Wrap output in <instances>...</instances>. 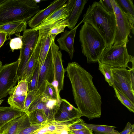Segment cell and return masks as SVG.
I'll use <instances>...</instances> for the list:
<instances>
[{
  "label": "cell",
  "mask_w": 134,
  "mask_h": 134,
  "mask_svg": "<svg viewBox=\"0 0 134 134\" xmlns=\"http://www.w3.org/2000/svg\"><path fill=\"white\" fill-rule=\"evenodd\" d=\"M54 40V39L52 40L44 61L39 69L37 89L45 81L51 83L55 77L54 58L59 48L55 43Z\"/></svg>",
  "instance_id": "9"
},
{
  "label": "cell",
  "mask_w": 134,
  "mask_h": 134,
  "mask_svg": "<svg viewBox=\"0 0 134 134\" xmlns=\"http://www.w3.org/2000/svg\"><path fill=\"white\" fill-rule=\"evenodd\" d=\"M84 121L80 118L76 122L68 127L66 129L67 131L79 130L86 127L84 125Z\"/></svg>",
  "instance_id": "37"
},
{
  "label": "cell",
  "mask_w": 134,
  "mask_h": 134,
  "mask_svg": "<svg viewBox=\"0 0 134 134\" xmlns=\"http://www.w3.org/2000/svg\"><path fill=\"white\" fill-rule=\"evenodd\" d=\"M53 134H59V133H53Z\"/></svg>",
  "instance_id": "48"
},
{
  "label": "cell",
  "mask_w": 134,
  "mask_h": 134,
  "mask_svg": "<svg viewBox=\"0 0 134 134\" xmlns=\"http://www.w3.org/2000/svg\"><path fill=\"white\" fill-rule=\"evenodd\" d=\"M83 23L79 35L82 53L86 57L88 63L98 62L106 48L105 42L92 26Z\"/></svg>",
  "instance_id": "4"
},
{
  "label": "cell",
  "mask_w": 134,
  "mask_h": 134,
  "mask_svg": "<svg viewBox=\"0 0 134 134\" xmlns=\"http://www.w3.org/2000/svg\"><path fill=\"white\" fill-rule=\"evenodd\" d=\"M48 123L42 124H31L19 134H31L44 127Z\"/></svg>",
  "instance_id": "36"
},
{
  "label": "cell",
  "mask_w": 134,
  "mask_h": 134,
  "mask_svg": "<svg viewBox=\"0 0 134 134\" xmlns=\"http://www.w3.org/2000/svg\"><path fill=\"white\" fill-rule=\"evenodd\" d=\"M35 0H5L0 5V26L18 21L27 22L40 10Z\"/></svg>",
  "instance_id": "3"
},
{
  "label": "cell",
  "mask_w": 134,
  "mask_h": 134,
  "mask_svg": "<svg viewBox=\"0 0 134 134\" xmlns=\"http://www.w3.org/2000/svg\"><path fill=\"white\" fill-rule=\"evenodd\" d=\"M87 1V0H74L69 15L66 19L68 24V27L70 30L75 27Z\"/></svg>",
  "instance_id": "19"
},
{
  "label": "cell",
  "mask_w": 134,
  "mask_h": 134,
  "mask_svg": "<svg viewBox=\"0 0 134 134\" xmlns=\"http://www.w3.org/2000/svg\"><path fill=\"white\" fill-rule=\"evenodd\" d=\"M67 1L66 0H55L51 2L48 7L40 10L28 21L27 24L31 29L37 26L53 12L63 5Z\"/></svg>",
  "instance_id": "14"
},
{
  "label": "cell",
  "mask_w": 134,
  "mask_h": 134,
  "mask_svg": "<svg viewBox=\"0 0 134 134\" xmlns=\"http://www.w3.org/2000/svg\"><path fill=\"white\" fill-rule=\"evenodd\" d=\"M27 24V22L24 20L9 23L0 26V31L10 36L24 32L26 30Z\"/></svg>",
  "instance_id": "22"
},
{
  "label": "cell",
  "mask_w": 134,
  "mask_h": 134,
  "mask_svg": "<svg viewBox=\"0 0 134 134\" xmlns=\"http://www.w3.org/2000/svg\"><path fill=\"white\" fill-rule=\"evenodd\" d=\"M28 83L25 80L18 81V85L14 87L8 93L10 96L13 97L26 96L28 91Z\"/></svg>",
  "instance_id": "27"
},
{
  "label": "cell",
  "mask_w": 134,
  "mask_h": 134,
  "mask_svg": "<svg viewBox=\"0 0 134 134\" xmlns=\"http://www.w3.org/2000/svg\"><path fill=\"white\" fill-rule=\"evenodd\" d=\"M41 44V37L39 34L38 40L30 55L20 80H26L29 83L38 65V58Z\"/></svg>",
  "instance_id": "16"
},
{
  "label": "cell",
  "mask_w": 134,
  "mask_h": 134,
  "mask_svg": "<svg viewBox=\"0 0 134 134\" xmlns=\"http://www.w3.org/2000/svg\"><path fill=\"white\" fill-rule=\"evenodd\" d=\"M39 68L38 65L36 69L30 82L28 83V92L37 89Z\"/></svg>",
  "instance_id": "34"
},
{
  "label": "cell",
  "mask_w": 134,
  "mask_h": 134,
  "mask_svg": "<svg viewBox=\"0 0 134 134\" xmlns=\"http://www.w3.org/2000/svg\"><path fill=\"white\" fill-rule=\"evenodd\" d=\"M51 28H44L38 30L39 33L41 37V46L38 59L39 69L44 61L50 47L52 40L53 39H55L48 34Z\"/></svg>",
  "instance_id": "18"
},
{
  "label": "cell",
  "mask_w": 134,
  "mask_h": 134,
  "mask_svg": "<svg viewBox=\"0 0 134 134\" xmlns=\"http://www.w3.org/2000/svg\"><path fill=\"white\" fill-rule=\"evenodd\" d=\"M130 69V78L132 88L134 90V65Z\"/></svg>",
  "instance_id": "43"
},
{
  "label": "cell",
  "mask_w": 134,
  "mask_h": 134,
  "mask_svg": "<svg viewBox=\"0 0 134 134\" xmlns=\"http://www.w3.org/2000/svg\"><path fill=\"white\" fill-rule=\"evenodd\" d=\"M74 0L67 1L62 7L50 15L38 26L31 29L34 31L51 28L65 20L69 15Z\"/></svg>",
  "instance_id": "12"
},
{
  "label": "cell",
  "mask_w": 134,
  "mask_h": 134,
  "mask_svg": "<svg viewBox=\"0 0 134 134\" xmlns=\"http://www.w3.org/2000/svg\"><path fill=\"white\" fill-rule=\"evenodd\" d=\"M59 105L57 100L52 99L43 93L31 103L27 114L36 109L42 110L46 116L48 122H52L55 121L54 117Z\"/></svg>",
  "instance_id": "10"
},
{
  "label": "cell",
  "mask_w": 134,
  "mask_h": 134,
  "mask_svg": "<svg viewBox=\"0 0 134 134\" xmlns=\"http://www.w3.org/2000/svg\"><path fill=\"white\" fill-rule=\"evenodd\" d=\"M7 34L5 32H1L0 34V48L3 45L7 40Z\"/></svg>",
  "instance_id": "41"
},
{
  "label": "cell",
  "mask_w": 134,
  "mask_h": 134,
  "mask_svg": "<svg viewBox=\"0 0 134 134\" xmlns=\"http://www.w3.org/2000/svg\"><path fill=\"white\" fill-rule=\"evenodd\" d=\"M82 116L77 109L68 101L62 99L58 110L54 117V120L59 121L74 118H80Z\"/></svg>",
  "instance_id": "15"
},
{
  "label": "cell",
  "mask_w": 134,
  "mask_h": 134,
  "mask_svg": "<svg viewBox=\"0 0 134 134\" xmlns=\"http://www.w3.org/2000/svg\"><path fill=\"white\" fill-rule=\"evenodd\" d=\"M5 0H0V5L2 4L4 1Z\"/></svg>",
  "instance_id": "45"
},
{
  "label": "cell",
  "mask_w": 134,
  "mask_h": 134,
  "mask_svg": "<svg viewBox=\"0 0 134 134\" xmlns=\"http://www.w3.org/2000/svg\"><path fill=\"white\" fill-rule=\"evenodd\" d=\"M84 125L96 134H119V132L115 130L116 128L115 126L85 123Z\"/></svg>",
  "instance_id": "25"
},
{
  "label": "cell",
  "mask_w": 134,
  "mask_h": 134,
  "mask_svg": "<svg viewBox=\"0 0 134 134\" xmlns=\"http://www.w3.org/2000/svg\"><path fill=\"white\" fill-rule=\"evenodd\" d=\"M80 118H74L67 120L48 122L46 127L48 131L52 134H60L66 128L77 121Z\"/></svg>",
  "instance_id": "24"
},
{
  "label": "cell",
  "mask_w": 134,
  "mask_h": 134,
  "mask_svg": "<svg viewBox=\"0 0 134 134\" xmlns=\"http://www.w3.org/2000/svg\"><path fill=\"white\" fill-rule=\"evenodd\" d=\"M18 61L2 65L0 70V99L7 96L18 81Z\"/></svg>",
  "instance_id": "8"
},
{
  "label": "cell",
  "mask_w": 134,
  "mask_h": 134,
  "mask_svg": "<svg viewBox=\"0 0 134 134\" xmlns=\"http://www.w3.org/2000/svg\"><path fill=\"white\" fill-rule=\"evenodd\" d=\"M98 2L107 12L111 14H114L110 0H100Z\"/></svg>",
  "instance_id": "38"
},
{
  "label": "cell",
  "mask_w": 134,
  "mask_h": 134,
  "mask_svg": "<svg viewBox=\"0 0 134 134\" xmlns=\"http://www.w3.org/2000/svg\"><path fill=\"white\" fill-rule=\"evenodd\" d=\"M45 85L44 81L37 90L28 92L25 99L24 112L27 114L29 108L31 103L38 96L43 93Z\"/></svg>",
  "instance_id": "28"
},
{
  "label": "cell",
  "mask_w": 134,
  "mask_h": 134,
  "mask_svg": "<svg viewBox=\"0 0 134 134\" xmlns=\"http://www.w3.org/2000/svg\"><path fill=\"white\" fill-rule=\"evenodd\" d=\"M129 134H134V132H132L130 133Z\"/></svg>",
  "instance_id": "47"
},
{
  "label": "cell",
  "mask_w": 134,
  "mask_h": 134,
  "mask_svg": "<svg viewBox=\"0 0 134 134\" xmlns=\"http://www.w3.org/2000/svg\"><path fill=\"white\" fill-rule=\"evenodd\" d=\"M71 83L75 102L82 116L92 119L101 114V97L93 84L91 75L75 62L65 69Z\"/></svg>",
  "instance_id": "1"
},
{
  "label": "cell",
  "mask_w": 134,
  "mask_h": 134,
  "mask_svg": "<svg viewBox=\"0 0 134 134\" xmlns=\"http://www.w3.org/2000/svg\"><path fill=\"white\" fill-rule=\"evenodd\" d=\"M98 69L104 76L105 81L109 86L112 87L114 80L111 70V67L98 61Z\"/></svg>",
  "instance_id": "31"
},
{
  "label": "cell",
  "mask_w": 134,
  "mask_h": 134,
  "mask_svg": "<svg viewBox=\"0 0 134 134\" xmlns=\"http://www.w3.org/2000/svg\"><path fill=\"white\" fill-rule=\"evenodd\" d=\"M31 125L27 114L22 112L21 116L9 121L0 130L2 134H19Z\"/></svg>",
  "instance_id": "13"
},
{
  "label": "cell",
  "mask_w": 134,
  "mask_h": 134,
  "mask_svg": "<svg viewBox=\"0 0 134 134\" xmlns=\"http://www.w3.org/2000/svg\"><path fill=\"white\" fill-rule=\"evenodd\" d=\"M17 37L10 39L9 42V46L11 49L14 50L21 49L23 45L22 36L19 34H16Z\"/></svg>",
  "instance_id": "35"
},
{
  "label": "cell",
  "mask_w": 134,
  "mask_h": 134,
  "mask_svg": "<svg viewBox=\"0 0 134 134\" xmlns=\"http://www.w3.org/2000/svg\"><path fill=\"white\" fill-rule=\"evenodd\" d=\"M118 100L130 111L134 112V103L122 91L117 88L113 86Z\"/></svg>",
  "instance_id": "29"
},
{
  "label": "cell",
  "mask_w": 134,
  "mask_h": 134,
  "mask_svg": "<svg viewBox=\"0 0 134 134\" xmlns=\"http://www.w3.org/2000/svg\"><path fill=\"white\" fill-rule=\"evenodd\" d=\"M92 132V130L87 127L79 130L68 131V133L72 134H93Z\"/></svg>",
  "instance_id": "39"
},
{
  "label": "cell",
  "mask_w": 134,
  "mask_h": 134,
  "mask_svg": "<svg viewBox=\"0 0 134 134\" xmlns=\"http://www.w3.org/2000/svg\"><path fill=\"white\" fill-rule=\"evenodd\" d=\"M22 112L10 106L0 107V130L9 121L21 116Z\"/></svg>",
  "instance_id": "21"
},
{
  "label": "cell",
  "mask_w": 134,
  "mask_h": 134,
  "mask_svg": "<svg viewBox=\"0 0 134 134\" xmlns=\"http://www.w3.org/2000/svg\"><path fill=\"white\" fill-rule=\"evenodd\" d=\"M68 26V24L65 19L51 27L49 30L48 34L55 39L58 34L62 33L66 27Z\"/></svg>",
  "instance_id": "32"
},
{
  "label": "cell",
  "mask_w": 134,
  "mask_h": 134,
  "mask_svg": "<svg viewBox=\"0 0 134 134\" xmlns=\"http://www.w3.org/2000/svg\"><path fill=\"white\" fill-rule=\"evenodd\" d=\"M132 132H134V125L128 122L123 130L119 132V134H129Z\"/></svg>",
  "instance_id": "40"
},
{
  "label": "cell",
  "mask_w": 134,
  "mask_h": 134,
  "mask_svg": "<svg viewBox=\"0 0 134 134\" xmlns=\"http://www.w3.org/2000/svg\"><path fill=\"white\" fill-rule=\"evenodd\" d=\"M1 32L0 31V34L1 33Z\"/></svg>",
  "instance_id": "50"
},
{
  "label": "cell",
  "mask_w": 134,
  "mask_h": 134,
  "mask_svg": "<svg viewBox=\"0 0 134 134\" xmlns=\"http://www.w3.org/2000/svg\"><path fill=\"white\" fill-rule=\"evenodd\" d=\"M0 134H2L0 132Z\"/></svg>",
  "instance_id": "51"
},
{
  "label": "cell",
  "mask_w": 134,
  "mask_h": 134,
  "mask_svg": "<svg viewBox=\"0 0 134 134\" xmlns=\"http://www.w3.org/2000/svg\"><path fill=\"white\" fill-rule=\"evenodd\" d=\"M45 83L44 94L52 99L57 100V93L54 87L51 83L47 81H45Z\"/></svg>",
  "instance_id": "33"
},
{
  "label": "cell",
  "mask_w": 134,
  "mask_h": 134,
  "mask_svg": "<svg viewBox=\"0 0 134 134\" xmlns=\"http://www.w3.org/2000/svg\"><path fill=\"white\" fill-rule=\"evenodd\" d=\"M2 66V62L0 60V70Z\"/></svg>",
  "instance_id": "44"
},
{
  "label": "cell",
  "mask_w": 134,
  "mask_h": 134,
  "mask_svg": "<svg viewBox=\"0 0 134 134\" xmlns=\"http://www.w3.org/2000/svg\"><path fill=\"white\" fill-rule=\"evenodd\" d=\"M129 20L132 33L134 34V5L131 0H115Z\"/></svg>",
  "instance_id": "23"
},
{
  "label": "cell",
  "mask_w": 134,
  "mask_h": 134,
  "mask_svg": "<svg viewBox=\"0 0 134 134\" xmlns=\"http://www.w3.org/2000/svg\"><path fill=\"white\" fill-rule=\"evenodd\" d=\"M39 31L31 29H27L23 32L22 36L23 45L20 50L16 72V78L20 80L30 55L38 40Z\"/></svg>",
  "instance_id": "6"
},
{
  "label": "cell",
  "mask_w": 134,
  "mask_h": 134,
  "mask_svg": "<svg viewBox=\"0 0 134 134\" xmlns=\"http://www.w3.org/2000/svg\"><path fill=\"white\" fill-rule=\"evenodd\" d=\"M127 44H121L106 48L102 53L98 61L108 65L111 68H130V62L134 64V57L129 54L126 47Z\"/></svg>",
  "instance_id": "5"
},
{
  "label": "cell",
  "mask_w": 134,
  "mask_h": 134,
  "mask_svg": "<svg viewBox=\"0 0 134 134\" xmlns=\"http://www.w3.org/2000/svg\"><path fill=\"white\" fill-rule=\"evenodd\" d=\"M82 23L81 22L74 28L70 30H65L62 33L61 36L57 39L59 48L64 51L68 54L70 59L72 60L74 52V44L75 37L77 29Z\"/></svg>",
  "instance_id": "17"
},
{
  "label": "cell",
  "mask_w": 134,
  "mask_h": 134,
  "mask_svg": "<svg viewBox=\"0 0 134 134\" xmlns=\"http://www.w3.org/2000/svg\"><path fill=\"white\" fill-rule=\"evenodd\" d=\"M26 96H19L15 97L9 96L8 99V103L12 108L24 112V103Z\"/></svg>",
  "instance_id": "30"
},
{
  "label": "cell",
  "mask_w": 134,
  "mask_h": 134,
  "mask_svg": "<svg viewBox=\"0 0 134 134\" xmlns=\"http://www.w3.org/2000/svg\"><path fill=\"white\" fill-rule=\"evenodd\" d=\"M27 115L31 124H42L48 123L46 116L42 110H35Z\"/></svg>",
  "instance_id": "26"
},
{
  "label": "cell",
  "mask_w": 134,
  "mask_h": 134,
  "mask_svg": "<svg viewBox=\"0 0 134 134\" xmlns=\"http://www.w3.org/2000/svg\"><path fill=\"white\" fill-rule=\"evenodd\" d=\"M62 54L58 50L54 57L55 74L56 79L58 83V91L59 93L63 89L64 74L66 72L63 64Z\"/></svg>",
  "instance_id": "20"
},
{
  "label": "cell",
  "mask_w": 134,
  "mask_h": 134,
  "mask_svg": "<svg viewBox=\"0 0 134 134\" xmlns=\"http://www.w3.org/2000/svg\"><path fill=\"white\" fill-rule=\"evenodd\" d=\"M4 100V99L0 100V105L1 104L2 102Z\"/></svg>",
  "instance_id": "46"
},
{
  "label": "cell",
  "mask_w": 134,
  "mask_h": 134,
  "mask_svg": "<svg viewBox=\"0 0 134 134\" xmlns=\"http://www.w3.org/2000/svg\"><path fill=\"white\" fill-rule=\"evenodd\" d=\"M115 15L116 27L113 46L118 45L124 43L127 44L130 36L131 27L126 15L120 9L115 0H110Z\"/></svg>",
  "instance_id": "7"
},
{
  "label": "cell",
  "mask_w": 134,
  "mask_h": 134,
  "mask_svg": "<svg viewBox=\"0 0 134 134\" xmlns=\"http://www.w3.org/2000/svg\"><path fill=\"white\" fill-rule=\"evenodd\" d=\"M114 86L122 91L133 103L134 102V90L131 81L130 69L126 68H111Z\"/></svg>",
  "instance_id": "11"
},
{
  "label": "cell",
  "mask_w": 134,
  "mask_h": 134,
  "mask_svg": "<svg viewBox=\"0 0 134 134\" xmlns=\"http://www.w3.org/2000/svg\"><path fill=\"white\" fill-rule=\"evenodd\" d=\"M68 134H72L70 133H68Z\"/></svg>",
  "instance_id": "49"
},
{
  "label": "cell",
  "mask_w": 134,
  "mask_h": 134,
  "mask_svg": "<svg viewBox=\"0 0 134 134\" xmlns=\"http://www.w3.org/2000/svg\"><path fill=\"white\" fill-rule=\"evenodd\" d=\"M46 125L43 128L31 134H53L48 131Z\"/></svg>",
  "instance_id": "42"
},
{
  "label": "cell",
  "mask_w": 134,
  "mask_h": 134,
  "mask_svg": "<svg viewBox=\"0 0 134 134\" xmlns=\"http://www.w3.org/2000/svg\"><path fill=\"white\" fill-rule=\"evenodd\" d=\"M81 22L90 24L98 32L105 41L106 48L113 45L116 27L115 14L107 12L98 2L89 5Z\"/></svg>",
  "instance_id": "2"
}]
</instances>
